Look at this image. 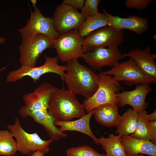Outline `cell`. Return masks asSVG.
Returning <instances> with one entry per match:
<instances>
[{
  "instance_id": "cell-15",
  "label": "cell",
  "mask_w": 156,
  "mask_h": 156,
  "mask_svg": "<svg viewBox=\"0 0 156 156\" xmlns=\"http://www.w3.org/2000/svg\"><path fill=\"white\" fill-rule=\"evenodd\" d=\"M103 12L107 16L109 26L116 29H128L138 35L144 34L148 29V22L145 17L131 15L122 18L109 14L104 9Z\"/></svg>"
},
{
  "instance_id": "cell-5",
  "label": "cell",
  "mask_w": 156,
  "mask_h": 156,
  "mask_svg": "<svg viewBox=\"0 0 156 156\" xmlns=\"http://www.w3.org/2000/svg\"><path fill=\"white\" fill-rule=\"evenodd\" d=\"M54 40L50 37L38 34L23 40L18 49L21 66L35 67L38 59L47 49L54 48Z\"/></svg>"
},
{
  "instance_id": "cell-6",
  "label": "cell",
  "mask_w": 156,
  "mask_h": 156,
  "mask_svg": "<svg viewBox=\"0 0 156 156\" xmlns=\"http://www.w3.org/2000/svg\"><path fill=\"white\" fill-rule=\"evenodd\" d=\"M98 75L99 81L97 90L91 97L83 101L87 113L103 105L112 103L118 104L116 94L122 89L118 82L115 81L111 76L101 73Z\"/></svg>"
},
{
  "instance_id": "cell-32",
  "label": "cell",
  "mask_w": 156,
  "mask_h": 156,
  "mask_svg": "<svg viewBox=\"0 0 156 156\" xmlns=\"http://www.w3.org/2000/svg\"><path fill=\"white\" fill-rule=\"evenodd\" d=\"M45 154L43 152L40 151H37L33 153L30 156H44Z\"/></svg>"
},
{
  "instance_id": "cell-16",
  "label": "cell",
  "mask_w": 156,
  "mask_h": 156,
  "mask_svg": "<svg viewBox=\"0 0 156 156\" xmlns=\"http://www.w3.org/2000/svg\"><path fill=\"white\" fill-rule=\"evenodd\" d=\"M120 141L127 156L140 154L156 156V145L150 140L138 139L128 135L121 137Z\"/></svg>"
},
{
  "instance_id": "cell-18",
  "label": "cell",
  "mask_w": 156,
  "mask_h": 156,
  "mask_svg": "<svg viewBox=\"0 0 156 156\" xmlns=\"http://www.w3.org/2000/svg\"><path fill=\"white\" fill-rule=\"evenodd\" d=\"M93 112L94 109L75 120L62 121L56 120L54 122V124L56 126L60 127L59 130L62 132L72 131L84 133L90 137L96 144L99 145L98 138L92 132L90 126V119Z\"/></svg>"
},
{
  "instance_id": "cell-11",
  "label": "cell",
  "mask_w": 156,
  "mask_h": 156,
  "mask_svg": "<svg viewBox=\"0 0 156 156\" xmlns=\"http://www.w3.org/2000/svg\"><path fill=\"white\" fill-rule=\"evenodd\" d=\"M54 87L49 83L44 82L34 91L24 94L23 99L25 104L18 111L21 117L27 118L36 111L47 110L49 98Z\"/></svg>"
},
{
  "instance_id": "cell-9",
  "label": "cell",
  "mask_w": 156,
  "mask_h": 156,
  "mask_svg": "<svg viewBox=\"0 0 156 156\" xmlns=\"http://www.w3.org/2000/svg\"><path fill=\"white\" fill-rule=\"evenodd\" d=\"M83 39L77 30H73L54 40V48L59 60L62 62L67 63L82 57Z\"/></svg>"
},
{
  "instance_id": "cell-22",
  "label": "cell",
  "mask_w": 156,
  "mask_h": 156,
  "mask_svg": "<svg viewBox=\"0 0 156 156\" xmlns=\"http://www.w3.org/2000/svg\"><path fill=\"white\" fill-rule=\"evenodd\" d=\"M106 26H109L107 16L104 13L99 12L93 16L86 18L77 30L79 35L84 38L92 32Z\"/></svg>"
},
{
  "instance_id": "cell-4",
  "label": "cell",
  "mask_w": 156,
  "mask_h": 156,
  "mask_svg": "<svg viewBox=\"0 0 156 156\" xmlns=\"http://www.w3.org/2000/svg\"><path fill=\"white\" fill-rule=\"evenodd\" d=\"M45 62L43 65L38 67L21 66L19 68L10 71L6 80L8 83H14L22 79L25 76L31 78L35 83L39 80L42 75L48 73H53L59 75L64 82L65 71L67 69L66 65L59 64L57 57L44 56Z\"/></svg>"
},
{
  "instance_id": "cell-20",
  "label": "cell",
  "mask_w": 156,
  "mask_h": 156,
  "mask_svg": "<svg viewBox=\"0 0 156 156\" xmlns=\"http://www.w3.org/2000/svg\"><path fill=\"white\" fill-rule=\"evenodd\" d=\"M29 117L44 128L50 139L53 141L59 140L67 136L66 133L60 131L56 127L54 122L57 120L48 113L47 110L35 112L31 114Z\"/></svg>"
},
{
  "instance_id": "cell-19",
  "label": "cell",
  "mask_w": 156,
  "mask_h": 156,
  "mask_svg": "<svg viewBox=\"0 0 156 156\" xmlns=\"http://www.w3.org/2000/svg\"><path fill=\"white\" fill-rule=\"evenodd\" d=\"M93 114L99 124L108 127H116L121 116L119 113L118 104L116 103L99 106L94 109Z\"/></svg>"
},
{
  "instance_id": "cell-30",
  "label": "cell",
  "mask_w": 156,
  "mask_h": 156,
  "mask_svg": "<svg viewBox=\"0 0 156 156\" xmlns=\"http://www.w3.org/2000/svg\"><path fill=\"white\" fill-rule=\"evenodd\" d=\"M148 126L151 135L150 140L156 145V120L149 122Z\"/></svg>"
},
{
  "instance_id": "cell-2",
  "label": "cell",
  "mask_w": 156,
  "mask_h": 156,
  "mask_svg": "<svg viewBox=\"0 0 156 156\" xmlns=\"http://www.w3.org/2000/svg\"><path fill=\"white\" fill-rule=\"evenodd\" d=\"M75 94L63 88H54L49 97L47 110L57 120H71L86 114L83 104L79 103Z\"/></svg>"
},
{
  "instance_id": "cell-35",
  "label": "cell",
  "mask_w": 156,
  "mask_h": 156,
  "mask_svg": "<svg viewBox=\"0 0 156 156\" xmlns=\"http://www.w3.org/2000/svg\"><path fill=\"white\" fill-rule=\"evenodd\" d=\"M150 156L149 155H145L144 154H140L138 155H135V156Z\"/></svg>"
},
{
  "instance_id": "cell-3",
  "label": "cell",
  "mask_w": 156,
  "mask_h": 156,
  "mask_svg": "<svg viewBox=\"0 0 156 156\" xmlns=\"http://www.w3.org/2000/svg\"><path fill=\"white\" fill-rule=\"evenodd\" d=\"M7 128L15 139L17 151L21 154L30 155L34 152L40 151L45 154L49 151L53 141L50 139L42 140L36 132L27 133L21 127L18 118H15L13 124H8Z\"/></svg>"
},
{
  "instance_id": "cell-23",
  "label": "cell",
  "mask_w": 156,
  "mask_h": 156,
  "mask_svg": "<svg viewBox=\"0 0 156 156\" xmlns=\"http://www.w3.org/2000/svg\"><path fill=\"white\" fill-rule=\"evenodd\" d=\"M121 137L111 134L107 138H98L99 144L106 152L105 156H127L121 142Z\"/></svg>"
},
{
  "instance_id": "cell-10",
  "label": "cell",
  "mask_w": 156,
  "mask_h": 156,
  "mask_svg": "<svg viewBox=\"0 0 156 156\" xmlns=\"http://www.w3.org/2000/svg\"><path fill=\"white\" fill-rule=\"evenodd\" d=\"M30 9V17L26 25L18 30L21 40L38 34L46 35L54 40L60 36L55 29L52 17L44 16L37 6L33 12Z\"/></svg>"
},
{
  "instance_id": "cell-13",
  "label": "cell",
  "mask_w": 156,
  "mask_h": 156,
  "mask_svg": "<svg viewBox=\"0 0 156 156\" xmlns=\"http://www.w3.org/2000/svg\"><path fill=\"white\" fill-rule=\"evenodd\" d=\"M84 61L94 70L105 66H113L124 58L118 47H99L83 53Z\"/></svg>"
},
{
  "instance_id": "cell-34",
  "label": "cell",
  "mask_w": 156,
  "mask_h": 156,
  "mask_svg": "<svg viewBox=\"0 0 156 156\" xmlns=\"http://www.w3.org/2000/svg\"><path fill=\"white\" fill-rule=\"evenodd\" d=\"M31 1L34 8L37 6V1L36 0H31Z\"/></svg>"
},
{
  "instance_id": "cell-25",
  "label": "cell",
  "mask_w": 156,
  "mask_h": 156,
  "mask_svg": "<svg viewBox=\"0 0 156 156\" xmlns=\"http://www.w3.org/2000/svg\"><path fill=\"white\" fill-rule=\"evenodd\" d=\"M139 114L135 132L131 136L133 138L145 141H150L151 135L146 118L147 113L145 110Z\"/></svg>"
},
{
  "instance_id": "cell-28",
  "label": "cell",
  "mask_w": 156,
  "mask_h": 156,
  "mask_svg": "<svg viewBox=\"0 0 156 156\" xmlns=\"http://www.w3.org/2000/svg\"><path fill=\"white\" fill-rule=\"evenodd\" d=\"M153 1L152 0H126L125 4L128 8L140 10L146 9Z\"/></svg>"
},
{
  "instance_id": "cell-12",
  "label": "cell",
  "mask_w": 156,
  "mask_h": 156,
  "mask_svg": "<svg viewBox=\"0 0 156 156\" xmlns=\"http://www.w3.org/2000/svg\"><path fill=\"white\" fill-rule=\"evenodd\" d=\"M52 18L55 29L60 36L77 30L86 19L81 13L63 3L57 6Z\"/></svg>"
},
{
  "instance_id": "cell-21",
  "label": "cell",
  "mask_w": 156,
  "mask_h": 156,
  "mask_svg": "<svg viewBox=\"0 0 156 156\" xmlns=\"http://www.w3.org/2000/svg\"><path fill=\"white\" fill-rule=\"evenodd\" d=\"M138 115L133 109H128L121 116L116 126V132L121 137L133 134L135 131Z\"/></svg>"
},
{
  "instance_id": "cell-17",
  "label": "cell",
  "mask_w": 156,
  "mask_h": 156,
  "mask_svg": "<svg viewBox=\"0 0 156 156\" xmlns=\"http://www.w3.org/2000/svg\"><path fill=\"white\" fill-rule=\"evenodd\" d=\"M151 49L150 46L142 50L136 49L123 55L132 59L144 74L156 79V63L152 57Z\"/></svg>"
},
{
  "instance_id": "cell-36",
  "label": "cell",
  "mask_w": 156,
  "mask_h": 156,
  "mask_svg": "<svg viewBox=\"0 0 156 156\" xmlns=\"http://www.w3.org/2000/svg\"><path fill=\"white\" fill-rule=\"evenodd\" d=\"M153 59L154 60L155 59H156V54H153V55H151Z\"/></svg>"
},
{
  "instance_id": "cell-37",
  "label": "cell",
  "mask_w": 156,
  "mask_h": 156,
  "mask_svg": "<svg viewBox=\"0 0 156 156\" xmlns=\"http://www.w3.org/2000/svg\"><path fill=\"white\" fill-rule=\"evenodd\" d=\"M0 19H1V16H0Z\"/></svg>"
},
{
  "instance_id": "cell-26",
  "label": "cell",
  "mask_w": 156,
  "mask_h": 156,
  "mask_svg": "<svg viewBox=\"0 0 156 156\" xmlns=\"http://www.w3.org/2000/svg\"><path fill=\"white\" fill-rule=\"evenodd\" d=\"M67 156H105L100 154L90 146L83 145L77 147H71L66 151Z\"/></svg>"
},
{
  "instance_id": "cell-33",
  "label": "cell",
  "mask_w": 156,
  "mask_h": 156,
  "mask_svg": "<svg viewBox=\"0 0 156 156\" xmlns=\"http://www.w3.org/2000/svg\"><path fill=\"white\" fill-rule=\"evenodd\" d=\"M5 39L3 37L0 36V44H2L4 43L5 42ZM4 68H0V72L4 69Z\"/></svg>"
},
{
  "instance_id": "cell-8",
  "label": "cell",
  "mask_w": 156,
  "mask_h": 156,
  "mask_svg": "<svg viewBox=\"0 0 156 156\" xmlns=\"http://www.w3.org/2000/svg\"><path fill=\"white\" fill-rule=\"evenodd\" d=\"M124 30L116 29L106 26L92 32L84 38L83 53L99 47H118L124 39Z\"/></svg>"
},
{
  "instance_id": "cell-24",
  "label": "cell",
  "mask_w": 156,
  "mask_h": 156,
  "mask_svg": "<svg viewBox=\"0 0 156 156\" xmlns=\"http://www.w3.org/2000/svg\"><path fill=\"white\" fill-rule=\"evenodd\" d=\"M17 151L16 141L11 133L0 130V155L13 156Z\"/></svg>"
},
{
  "instance_id": "cell-14",
  "label": "cell",
  "mask_w": 156,
  "mask_h": 156,
  "mask_svg": "<svg viewBox=\"0 0 156 156\" xmlns=\"http://www.w3.org/2000/svg\"><path fill=\"white\" fill-rule=\"evenodd\" d=\"M149 84H137L135 88L131 91H124L116 94L118 106L123 107L127 105L131 106L138 114L145 110V99L147 94L152 90Z\"/></svg>"
},
{
  "instance_id": "cell-7",
  "label": "cell",
  "mask_w": 156,
  "mask_h": 156,
  "mask_svg": "<svg viewBox=\"0 0 156 156\" xmlns=\"http://www.w3.org/2000/svg\"><path fill=\"white\" fill-rule=\"evenodd\" d=\"M113 75L114 79L117 81H123L127 85L155 83L156 79L144 74L135 62L131 58L126 62L116 63L108 70L101 73Z\"/></svg>"
},
{
  "instance_id": "cell-1",
  "label": "cell",
  "mask_w": 156,
  "mask_h": 156,
  "mask_svg": "<svg viewBox=\"0 0 156 156\" xmlns=\"http://www.w3.org/2000/svg\"><path fill=\"white\" fill-rule=\"evenodd\" d=\"M66 72L64 81L68 90L75 95L83 96L87 99L95 92L98 87L99 79L91 69L81 64L77 60L67 63Z\"/></svg>"
},
{
  "instance_id": "cell-27",
  "label": "cell",
  "mask_w": 156,
  "mask_h": 156,
  "mask_svg": "<svg viewBox=\"0 0 156 156\" xmlns=\"http://www.w3.org/2000/svg\"><path fill=\"white\" fill-rule=\"evenodd\" d=\"M100 0H85L81 9V13L86 18L93 16L99 12L98 6L100 2Z\"/></svg>"
},
{
  "instance_id": "cell-29",
  "label": "cell",
  "mask_w": 156,
  "mask_h": 156,
  "mask_svg": "<svg viewBox=\"0 0 156 156\" xmlns=\"http://www.w3.org/2000/svg\"><path fill=\"white\" fill-rule=\"evenodd\" d=\"M84 2V0H64L62 3L77 10L81 9Z\"/></svg>"
},
{
  "instance_id": "cell-31",
  "label": "cell",
  "mask_w": 156,
  "mask_h": 156,
  "mask_svg": "<svg viewBox=\"0 0 156 156\" xmlns=\"http://www.w3.org/2000/svg\"><path fill=\"white\" fill-rule=\"evenodd\" d=\"M146 118L147 121L149 122L156 120V110L155 109L151 114L146 116Z\"/></svg>"
}]
</instances>
